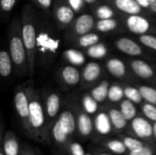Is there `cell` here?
Here are the masks:
<instances>
[{"mask_svg": "<svg viewBox=\"0 0 156 155\" xmlns=\"http://www.w3.org/2000/svg\"><path fill=\"white\" fill-rule=\"evenodd\" d=\"M102 74L101 66L95 62L91 61L85 65L81 72V85L83 87H90L98 82Z\"/></svg>", "mask_w": 156, "mask_h": 155, "instance_id": "cell-14", "label": "cell"}, {"mask_svg": "<svg viewBox=\"0 0 156 155\" xmlns=\"http://www.w3.org/2000/svg\"><path fill=\"white\" fill-rule=\"evenodd\" d=\"M114 7L121 15H146L151 16L150 13L143 9L136 0H103Z\"/></svg>", "mask_w": 156, "mask_h": 155, "instance_id": "cell-12", "label": "cell"}, {"mask_svg": "<svg viewBox=\"0 0 156 155\" xmlns=\"http://www.w3.org/2000/svg\"><path fill=\"white\" fill-rule=\"evenodd\" d=\"M60 109V96L55 91L48 93L45 100V111L49 119L55 118Z\"/></svg>", "mask_w": 156, "mask_h": 155, "instance_id": "cell-18", "label": "cell"}, {"mask_svg": "<svg viewBox=\"0 0 156 155\" xmlns=\"http://www.w3.org/2000/svg\"><path fill=\"white\" fill-rule=\"evenodd\" d=\"M106 146L111 152L116 154H123L127 151L123 141L122 142L119 140H111L106 143Z\"/></svg>", "mask_w": 156, "mask_h": 155, "instance_id": "cell-35", "label": "cell"}, {"mask_svg": "<svg viewBox=\"0 0 156 155\" xmlns=\"http://www.w3.org/2000/svg\"><path fill=\"white\" fill-rule=\"evenodd\" d=\"M60 40L51 24L46 19H38L37 63L41 68L48 67L59 49Z\"/></svg>", "mask_w": 156, "mask_h": 155, "instance_id": "cell-2", "label": "cell"}, {"mask_svg": "<svg viewBox=\"0 0 156 155\" xmlns=\"http://www.w3.org/2000/svg\"><path fill=\"white\" fill-rule=\"evenodd\" d=\"M8 51L12 58L16 73L19 75L28 74L27 54L22 37L21 20L19 19H15L9 26Z\"/></svg>", "mask_w": 156, "mask_h": 155, "instance_id": "cell-3", "label": "cell"}, {"mask_svg": "<svg viewBox=\"0 0 156 155\" xmlns=\"http://www.w3.org/2000/svg\"><path fill=\"white\" fill-rule=\"evenodd\" d=\"M100 155H112V154H110V153H101Z\"/></svg>", "mask_w": 156, "mask_h": 155, "instance_id": "cell-48", "label": "cell"}, {"mask_svg": "<svg viewBox=\"0 0 156 155\" xmlns=\"http://www.w3.org/2000/svg\"><path fill=\"white\" fill-rule=\"evenodd\" d=\"M93 122L91 118L90 117V114H88L85 111H80L78 113L77 116V127L80 132V133L82 136H89L92 132L93 130Z\"/></svg>", "mask_w": 156, "mask_h": 155, "instance_id": "cell-22", "label": "cell"}, {"mask_svg": "<svg viewBox=\"0 0 156 155\" xmlns=\"http://www.w3.org/2000/svg\"><path fill=\"white\" fill-rule=\"evenodd\" d=\"M69 5L72 7V9L78 14L80 13L81 11H83L85 5H87L84 0H68Z\"/></svg>", "mask_w": 156, "mask_h": 155, "instance_id": "cell-41", "label": "cell"}, {"mask_svg": "<svg viewBox=\"0 0 156 155\" xmlns=\"http://www.w3.org/2000/svg\"><path fill=\"white\" fill-rule=\"evenodd\" d=\"M139 90L145 102L156 105V89L147 85H140Z\"/></svg>", "mask_w": 156, "mask_h": 155, "instance_id": "cell-33", "label": "cell"}, {"mask_svg": "<svg viewBox=\"0 0 156 155\" xmlns=\"http://www.w3.org/2000/svg\"><path fill=\"white\" fill-rule=\"evenodd\" d=\"M25 85L29 100V125L35 130H39L45 123V113L40 96L32 83L28 82Z\"/></svg>", "mask_w": 156, "mask_h": 155, "instance_id": "cell-4", "label": "cell"}, {"mask_svg": "<svg viewBox=\"0 0 156 155\" xmlns=\"http://www.w3.org/2000/svg\"><path fill=\"white\" fill-rule=\"evenodd\" d=\"M17 0H0V7L3 15H8L16 5Z\"/></svg>", "mask_w": 156, "mask_h": 155, "instance_id": "cell-39", "label": "cell"}, {"mask_svg": "<svg viewBox=\"0 0 156 155\" xmlns=\"http://www.w3.org/2000/svg\"><path fill=\"white\" fill-rule=\"evenodd\" d=\"M52 13L58 29H67L77 16V13L69 5L68 0H55L52 5Z\"/></svg>", "mask_w": 156, "mask_h": 155, "instance_id": "cell-7", "label": "cell"}, {"mask_svg": "<svg viewBox=\"0 0 156 155\" xmlns=\"http://www.w3.org/2000/svg\"><path fill=\"white\" fill-rule=\"evenodd\" d=\"M126 62L135 77L143 80L156 81V68L149 62L139 58H129Z\"/></svg>", "mask_w": 156, "mask_h": 155, "instance_id": "cell-8", "label": "cell"}, {"mask_svg": "<svg viewBox=\"0 0 156 155\" xmlns=\"http://www.w3.org/2000/svg\"><path fill=\"white\" fill-rule=\"evenodd\" d=\"M132 129L139 138L146 139L154 135V127L150 122L143 117H135L132 121Z\"/></svg>", "mask_w": 156, "mask_h": 155, "instance_id": "cell-15", "label": "cell"}, {"mask_svg": "<svg viewBox=\"0 0 156 155\" xmlns=\"http://www.w3.org/2000/svg\"><path fill=\"white\" fill-rule=\"evenodd\" d=\"M154 153L151 148L144 146L140 149H137L135 151H132L129 153V155H153Z\"/></svg>", "mask_w": 156, "mask_h": 155, "instance_id": "cell-43", "label": "cell"}, {"mask_svg": "<svg viewBox=\"0 0 156 155\" xmlns=\"http://www.w3.org/2000/svg\"><path fill=\"white\" fill-rule=\"evenodd\" d=\"M57 122H58L60 128L64 131V132L68 136L72 134L76 130L77 119L75 118L74 113L69 110L63 111L59 114L58 119L57 120Z\"/></svg>", "mask_w": 156, "mask_h": 155, "instance_id": "cell-16", "label": "cell"}, {"mask_svg": "<svg viewBox=\"0 0 156 155\" xmlns=\"http://www.w3.org/2000/svg\"><path fill=\"white\" fill-rule=\"evenodd\" d=\"M57 79L63 87L72 88L81 81V74L77 67L69 64L57 71Z\"/></svg>", "mask_w": 156, "mask_h": 155, "instance_id": "cell-9", "label": "cell"}, {"mask_svg": "<svg viewBox=\"0 0 156 155\" xmlns=\"http://www.w3.org/2000/svg\"><path fill=\"white\" fill-rule=\"evenodd\" d=\"M52 135L54 140L58 143H63L67 141L68 139V135L64 132V131L60 128L58 122L56 121V122L53 125L52 128Z\"/></svg>", "mask_w": 156, "mask_h": 155, "instance_id": "cell-36", "label": "cell"}, {"mask_svg": "<svg viewBox=\"0 0 156 155\" xmlns=\"http://www.w3.org/2000/svg\"><path fill=\"white\" fill-rule=\"evenodd\" d=\"M94 126H95V130L100 134L101 135L109 134L113 127L109 113H106L104 111L99 112L95 117Z\"/></svg>", "mask_w": 156, "mask_h": 155, "instance_id": "cell-20", "label": "cell"}, {"mask_svg": "<svg viewBox=\"0 0 156 155\" xmlns=\"http://www.w3.org/2000/svg\"><path fill=\"white\" fill-rule=\"evenodd\" d=\"M99 0H84V2L87 4V5H95L98 3Z\"/></svg>", "mask_w": 156, "mask_h": 155, "instance_id": "cell-46", "label": "cell"}, {"mask_svg": "<svg viewBox=\"0 0 156 155\" xmlns=\"http://www.w3.org/2000/svg\"><path fill=\"white\" fill-rule=\"evenodd\" d=\"M110 86H111L110 82L106 79H103L101 82H99L90 90V93L99 103H101V102L105 101L106 99H108V93H109Z\"/></svg>", "mask_w": 156, "mask_h": 155, "instance_id": "cell-25", "label": "cell"}, {"mask_svg": "<svg viewBox=\"0 0 156 155\" xmlns=\"http://www.w3.org/2000/svg\"><path fill=\"white\" fill-rule=\"evenodd\" d=\"M63 59L69 65L80 67L86 62V54L77 48H68L62 53Z\"/></svg>", "mask_w": 156, "mask_h": 155, "instance_id": "cell-21", "label": "cell"}, {"mask_svg": "<svg viewBox=\"0 0 156 155\" xmlns=\"http://www.w3.org/2000/svg\"><path fill=\"white\" fill-rule=\"evenodd\" d=\"M138 40L144 47L156 52V35L154 34L141 35L138 36Z\"/></svg>", "mask_w": 156, "mask_h": 155, "instance_id": "cell-34", "label": "cell"}, {"mask_svg": "<svg viewBox=\"0 0 156 155\" xmlns=\"http://www.w3.org/2000/svg\"><path fill=\"white\" fill-rule=\"evenodd\" d=\"M115 48L120 50L122 53L129 57H142L145 56V52L143 49L142 46L137 43L133 38L128 37H121L114 40Z\"/></svg>", "mask_w": 156, "mask_h": 155, "instance_id": "cell-13", "label": "cell"}, {"mask_svg": "<svg viewBox=\"0 0 156 155\" xmlns=\"http://www.w3.org/2000/svg\"><path fill=\"white\" fill-rule=\"evenodd\" d=\"M0 155H5V153H4V152H2V153H0Z\"/></svg>", "mask_w": 156, "mask_h": 155, "instance_id": "cell-49", "label": "cell"}, {"mask_svg": "<svg viewBox=\"0 0 156 155\" xmlns=\"http://www.w3.org/2000/svg\"><path fill=\"white\" fill-rule=\"evenodd\" d=\"M150 11L152 15H156V0H150Z\"/></svg>", "mask_w": 156, "mask_h": 155, "instance_id": "cell-45", "label": "cell"}, {"mask_svg": "<svg viewBox=\"0 0 156 155\" xmlns=\"http://www.w3.org/2000/svg\"><path fill=\"white\" fill-rule=\"evenodd\" d=\"M14 68V63L10 53L6 49L0 51V75L3 79L10 78Z\"/></svg>", "mask_w": 156, "mask_h": 155, "instance_id": "cell-23", "label": "cell"}, {"mask_svg": "<svg viewBox=\"0 0 156 155\" xmlns=\"http://www.w3.org/2000/svg\"><path fill=\"white\" fill-rule=\"evenodd\" d=\"M151 17L146 15H122L124 26L137 36L145 34L156 35V25L152 21Z\"/></svg>", "mask_w": 156, "mask_h": 155, "instance_id": "cell-5", "label": "cell"}, {"mask_svg": "<svg viewBox=\"0 0 156 155\" xmlns=\"http://www.w3.org/2000/svg\"><path fill=\"white\" fill-rule=\"evenodd\" d=\"M85 54L92 59H101L108 55V47L103 42L97 44L85 49Z\"/></svg>", "mask_w": 156, "mask_h": 155, "instance_id": "cell-26", "label": "cell"}, {"mask_svg": "<svg viewBox=\"0 0 156 155\" xmlns=\"http://www.w3.org/2000/svg\"><path fill=\"white\" fill-rule=\"evenodd\" d=\"M123 143L127 148V150H129L130 152L132 151H135L137 149H140L142 147H144V143L143 142H141L138 139H135L133 137H125L123 139Z\"/></svg>", "mask_w": 156, "mask_h": 155, "instance_id": "cell-38", "label": "cell"}, {"mask_svg": "<svg viewBox=\"0 0 156 155\" xmlns=\"http://www.w3.org/2000/svg\"><path fill=\"white\" fill-rule=\"evenodd\" d=\"M142 111L146 119L152 122H156V105L145 102L142 107Z\"/></svg>", "mask_w": 156, "mask_h": 155, "instance_id": "cell-37", "label": "cell"}, {"mask_svg": "<svg viewBox=\"0 0 156 155\" xmlns=\"http://www.w3.org/2000/svg\"><path fill=\"white\" fill-rule=\"evenodd\" d=\"M36 6L43 10L44 12H49L53 5V0H31Z\"/></svg>", "mask_w": 156, "mask_h": 155, "instance_id": "cell-40", "label": "cell"}, {"mask_svg": "<svg viewBox=\"0 0 156 155\" xmlns=\"http://www.w3.org/2000/svg\"><path fill=\"white\" fill-rule=\"evenodd\" d=\"M112 126L116 129V130H122L126 127L127 124V120L125 119V117L123 116L122 112L121 111V110L112 108L111 110H109L108 111Z\"/></svg>", "mask_w": 156, "mask_h": 155, "instance_id": "cell-27", "label": "cell"}, {"mask_svg": "<svg viewBox=\"0 0 156 155\" xmlns=\"http://www.w3.org/2000/svg\"><path fill=\"white\" fill-rule=\"evenodd\" d=\"M96 18L90 14H80L75 17L73 22L66 29V37L74 41L79 37L91 32L95 28Z\"/></svg>", "mask_w": 156, "mask_h": 155, "instance_id": "cell-6", "label": "cell"}, {"mask_svg": "<svg viewBox=\"0 0 156 155\" xmlns=\"http://www.w3.org/2000/svg\"><path fill=\"white\" fill-rule=\"evenodd\" d=\"M136 2L140 5V6L143 9H144L145 11H147L148 13H150L152 15V13L150 11V0H136Z\"/></svg>", "mask_w": 156, "mask_h": 155, "instance_id": "cell-44", "label": "cell"}, {"mask_svg": "<svg viewBox=\"0 0 156 155\" xmlns=\"http://www.w3.org/2000/svg\"><path fill=\"white\" fill-rule=\"evenodd\" d=\"M14 104L19 118L29 124V100L25 87L18 86L16 88L14 94Z\"/></svg>", "mask_w": 156, "mask_h": 155, "instance_id": "cell-10", "label": "cell"}, {"mask_svg": "<svg viewBox=\"0 0 156 155\" xmlns=\"http://www.w3.org/2000/svg\"><path fill=\"white\" fill-rule=\"evenodd\" d=\"M124 89V96L126 99L130 100L135 104H141L144 100L141 91L139 88H136L132 85H126L123 87Z\"/></svg>", "mask_w": 156, "mask_h": 155, "instance_id": "cell-32", "label": "cell"}, {"mask_svg": "<svg viewBox=\"0 0 156 155\" xmlns=\"http://www.w3.org/2000/svg\"><path fill=\"white\" fill-rule=\"evenodd\" d=\"M107 71L115 79L122 80H131L133 77L129 72V66L127 62H124L119 58H111L105 64Z\"/></svg>", "mask_w": 156, "mask_h": 155, "instance_id": "cell-11", "label": "cell"}, {"mask_svg": "<svg viewBox=\"0 0 156 155\" xmlns=\"http://www.w3.org/2000/svg\"><path fill=\"white\" fill-rule=\"evenodd\" d=\"M134 104L135 103H133V101H131L130 100L126 98L121 101L120 110L127 121H133L136 117L137 110Z\"/></svg>", "mask_w": 156, "mask_h": 155, "instance_id": "cell-28", "label": "cell"}, {"mask_svg": "<svg viewBox=\"0 0 156 155\" xmlns=\"http://www.w3.org/2000/svg\"><path fill=\"white\" fill-rule=\"evenodd\" d=\"M122 20L117 17L108 18V19H96L95 30L100 33H111L121 28Z\"/></svg>", "mask_w": 156, "mask_h": 155, "instance_id": "cell-19", "label": "cell"}, {"mask_svg": "<svg viewBox=\"0 0 156 155\" xmlns=\"http://www.w3.org/2000/svg\"><path fill=\"white\" fill-rule=\"evenodd\" d=\"M101 40V37L97 32H90L87 33L83 36L79 37L77 39H75L73 41L74 45L78 48H88L95 44H97L98 42H100Z\"/></svg>", "mask_w": 156, "mask_h": 155, "instance_id": "cell-24", "label": "cell"}, {"mask_svg": "<svg viewBox=\"0 0 156 155\" xmlns=\"http://www.w3.org/2000/svg\"><path fill=\"white\" fill-rule=\"evenodd\" d=\"M124 89L118 83L111 84L108 93V100L112 102L122 101L124 98Z\"/></svg>", "mask_w": 156, "mask_h": 155, "instance_id": "cell-31", "label": "cell"}, {"mask_svg": "<svg viewBox=\"0 0 156 155\" xmlns=\"http://www.w3.org/2000/svg\"><path fill=\"white\" fill-rule=\"evenodd\" d=\"M92 13L96 19H108L122 16L114 7H112L110 4L104 1L103 3L95 4L92 8Z\"/></svg>", "mask_w": 156, "mask_h": 155, "instance_id": "cell-17", "label": "cell"}, {"mask_svg": "<svg viewBox=\"0 0 156 155\" xmlns=\"http://www.w3.org/2000/svg\"><path fill=\"white\" fill-rule=\"evenodd\" d=\"M38 31V16L36 9L25 5L21 15V32L28 61V74L33 77L37 67V43Z\"/></svg>", "mask_w": 156, "mask_h": 155, "instance_id": "cell-1", "label": "cell"}, {"mask_svg": "<svg viewBox=\"0 0 156 155\" xmlns=\"http://www.w3.org/2000/svg\"><path fill=\"white\" fill-rule=\"evenodd\" d=\"M153 127H154V136L156 138V122H154Z\"/></svg>", "mask_w": 156, "mask_h": 155, "instance_id": "cell-47", "label": "cell"}, {"mask_svg": "<svg viewBox=\"0 0 156 155\" xmlns=\"http://www.w3.org/2000/svg\"><path fill=\"white\" fill-rule=\"evenodd\" d=\"M3 151L5 155H18L19 145L15 136L9 134L5 135Z\"/></svg>", "mask_w": 156, "mask_h": 155, "instance_id": "cell-30", "label": "cell"}, {"mask_svg": "<svg viewBox=\"0 0 156 155\" xmlns=\"http://www.w3.org/2000/svg\"><path fill=\"white\" fill-rule=\"evenodd\" d=\"M81 104L83 110L88 114H95L98 111L99 108V102L91 96L90 93L84 94L81 99Z\"/></svg>", "mask_w": 156, "mask_h": 155, "instance_id": "cell-29", "label": "cell"}, {"mask_svg": "<svg viewBox=\"0 0 156 155\" xmlns=\"http://www.w3.org/2000/svg\"><path fill=\"white\" fill-rule=\"evenodd\" d=\"M69 150H70V154L71 155H86L84 148L79 143H71L70 147H69Z\"/></svg>", "mask_w": 156, "mask_h": 155, "instance_id": "cell-42", "label": "cell"}, {"mask_svg": "<svg viewBox=\"0 0 156 155\" xmlns=\"http://www.w3.org/2000/svg\"><path fill=\"white\" fill-rule=\"evenodd\" d=\"M86 155H92V154H90V153H86Z\"/></svg>", "mask_w": 156, "mask_h": 155, "instance_id": "cell-50", "label": "cell"}]
</instances>
